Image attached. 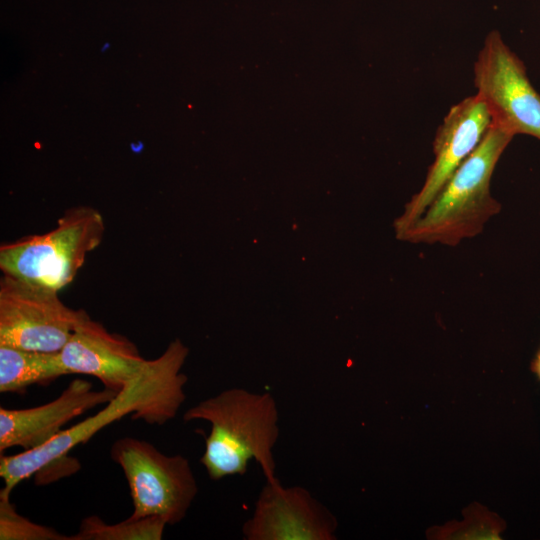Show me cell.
Returning <instances> with one entry per match:
<instances>
[{
    "instance_id": "cell-1",
    "label": "cell",
    "mask_w": 540,
    "mask_h": 540,
    "mask_svg": "<svg viewBox=\"0 0 540 540\" xmlns=\"http://www.w3.org/2000/svg\"><path fill=\"white\" fill-rule=\"evenodd\" d=\"M188 354L189 350L181 340H173L159 357L147 360L142 371L96 414L61 430L38 448L1 455L2 489L12 493L23 480L44 470L48 472L52 467L56 475L74 462V458L68 457L73 448L127 415L159 426L175 418L186 398L184 389L188 377L181 369Z\"/></svg>"
},
{
    "instance_id": "cell-2",
    "label": "cell",
    "mask_w": 540,
    "mask_h": 540,
    "mask_svg": "<svg viewBox=\"0 0 540 540\" xmlns=\"http://www.w3.org/2000/svg\"><path fill=\"white\" fill-rule=\"evenodd\" d=\"M183 419L211 426L200 459L211 480L246 474L251 459L267 482L278 480L273 448L280 433L279 411L271 393L226 389L186 410Z\"/></svg>"
},
{
    "instance_id": "cell-8",
    "label": "cell",
    "mask_w": 540,
    "mask_h": 540,
    "mask_svg": "<svg viewBox=\"0 0 540 540\" xmlns=\"http://www.w3.org/2000/svg\"><path fill=\"white\" fill-rule=\"evenodd\" d=\"M490 126L488 109L477 94L450 108L437 129L434 160L424 183L394 222L398 239L422 216L457 168L480 144Z\"/></svg>"
},
{
    "instance_id": "cell-13",
    "label": "cell",
    "mask_w": 540,
    "mask_h": 540,
    "mask_svg": "<svg viewBox=\"0 0 540 540\" xmlns=\"http://www.w3.org/2000/svg\"><path fill=\"white\" fill-rule=\"evenodd\" d=\"M167 523L158 516L128 517L116 524H107L92 515L82 519L73 540H160Z\"/></svg>"
},
{
    "instance_id": "cell-6",
    "label": "cell",
    "mask_w": 540,
    "mask_h": 540,
    "mask_svg": "<svg viewBox=\"0 0 540 540\" xmlns=\"http://www.w3.org/2000/svg\"><path fill=\"white\" fill-rule=\"evenodd\" d=\"M58 292L4 274L0 280V346L60 352L84 310L67 307Z\"/></svg>"
},
{
    "instance_id": "cell-5",
    "label": "cell",
    "mask_w": 540,
    "mask_h": 540,
    "mask_svg": "<svg viewBox=\"0 0 540 540\" xmlns=\"http://www.w3.org/2000/svg\"><path fill=\"white\" fill-rule=\"evenodd\" d=\"M111 458L121 467L133 503L132 518L161 517L167 525L181 522L197 496L198 485L183 455H166L134 437L117 439Z\"/></svg>"
},
{
    "instance_id": "cell-10",
    "label": "cell",
    "mask_w": 540,
    "mask_h": 540,
    "mask_svg": "<svg viewBox=\"0 0 540 540\" xmlns=\"http://www.w3.org/2000/svg\"><path fill=\"white\" fill-rule=\"evenodd\" d=\"M59 355L67 374L93 376L116 392L147 363L132 341L109 332L85 311Z\"/></svg>"
},
{
    "instance_id": "cell-11",
    "label": "cell",
    "mask_w": 540,
    "mask_h": 540,
    "mask_svg": "<svg viewBox=\"0 0 540 540\" xmlns=\"http://www.w3.org/2000/svg\"><path fill=\"white\" fill-rule=\"evenodd\" d=\"M116 391L93 389L91 382L74 379L61 394L45 404L22 409L0 407V452L20 447L38 448L77 416L112 400Z\"/></svg>"
},
{
    "instance_id": "cell-9",
    "label": "cell",
    "mask_w": 540,
    "mask_h": 540,
    "mask_svg": "<svg viewBox=\"0 0 540 540\" xmlns=\"http://www.w3.org/2000/svg\"><path fill=\"white\" fill-rule=\"evenodd\" d=\"M337 520L301 486L267 482L242 532L247 540H334Z\"/></svg>"
},
{
    "instance_id": "cell-14",
    "label": "cell",
    "mask_w": 540,
    "mask_h": 540,
    "mask_svg": "<svg viewBox=\"0 0 540 540\" xmlns=\"http://www.w3.org/2000/svg\"><path fill=\"white\" fill-rule=\"evenodd\" d=\"M10 495L0 490V540H73L72 536L20 515L11 503Z\"/></svg>"
},
{
    "instance_id": "cell-3",
    "label": "cell",
    "mask_w": 540,
    "mask_h": 540,
    "mask_svg": "<svg viewBox=\"0 0 540 540\" xmlns=\"http://www.w3.org/2000/svg\"><path fill=\"white\" fill-rule=\"evenodd\" d=\"M513 137L491 124L480 144L400 240L454 247L479 235L501 210V204L491 194L490 184L495 167Z\"/></svg>"
},
{
    "instance_id": "cell-12",
    "label": "cell",
    "mask_w": 540,
    "mask_h": 540,
    "mask_svg": "<svg viewBox=\"0 0 540 540\" xmlns=\"http://www.w3.org/2000/svg\"><path fill=\"white\" fill-rule=\"evenodd\" d=\"M67 375L59 352L0 346V392L19 393Z\"/></svg>"
},
{
    "instance_id": "cell-15",
    "label": "cell",
    "mask_w": 540,
    "mask_h": 540,
    "mask_svg": "<svg viewBox=\"0 0 540 540\" xmlns=\"http://www.w3.org/2000/svg\"><path fill=\"white\" fill-rule=\"evenodd\" d=\"M531 370L533 373L537 376V378L540 380V349L537 351L532 363H531Z\"/></svg>"
},
{
    "instance_id": "cell-16",
    "label": "cell",
    "mask_w": 540,
    "mask_h": 540,
    "mask_svg": "<svg viewBox=\"0 0 540 540\" xmlns=\"http://www.w3.org/2000/svg\"><path fill=\"white\" fill-rule=\"evenodd\" d=\"M109 47H110V44H109V43H105V45H104V46L102 47V49H101L102 52H105V50H106L107 48H109Z\"/></svg>"
},
{
    "instance_id": "cell-7",
    "label": "cell",
    "mask_w": 540,
    "mask_h": 540,
    "mask_svg": "<svg viewBox=\"0 0 540 540\" xmlns=\"http://www.w3.org/2000/svg\"><path fill=\"white\" fill-rule=\"evenodd\" d=\"M474 85L492 125L513 136L524 134L540 140V94L523 61L496 30L486 36L474 63Z\"/></svg>"
},
{
    "instance_id": "cell-4",
    "label": "cell",
    "mask_w": 540,
    "mask_h": 540,
    "mask_svg": "<svg viewBox=\"0 0 540 540\" xmlns=\"http://www.w3.org/2000/svg\"><path fill=\"white\" fill-rule=\"evenodd\" d=\"M104 220L91 207H74L44 233L29 235L0 247L5 275L60 291L77 275L89 252L103 238Z\"/></svg>"
}]
</instances>
